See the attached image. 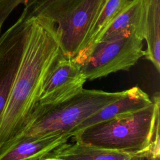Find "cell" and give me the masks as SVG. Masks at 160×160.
I'll list each match as a JSON object with an SVG mask.
<instances>
[{"mask_svg": "<svg viewBox=\"0 0 160 160\" xmlns=\"http://www.w3.org/2000/svg\"><path fill=\"white\" fill-rule=\"evenodd\" d=\"M146 160H160V158H152L150 157H146Z\"/></svg>", "mask_w": 160, "mask_h": 160, "instance_id": "ac0fdd59", "label": "cell"}, {"mask_svg": "<svg viewBox=\"0 0 160 160\" xmlns=\"http://www.w3.org/2000/svg\"><path fill=\"white\" fill-rule=\"evenodd\" d=\"M146 14L145 58L160 72V0H142Z\"/></svg>", "mask_w": 160, "mask_h": 160, "instance_id": "7c38bea8", "label": "cell"}, {"mask_svg": "<svg viewBox=\"0 0 160 160\" xmlns=\"http://www.w3.org/2000/svg\"><path fill=\"white\" fill-rule=\"evenodd\" d=\"M144 159H145V158H144V157L139 156V157L135 158H134V159H132V160H144Z\"/></svg>", "mask_w": 160, "mask_h": 160, "instance_id": "e0dca14e", "label": "cell"}, {"mask_svg": "<svg viewBox=\"0 0 160 160\" xmlns=\"http://www.w3.org/2000/svg\"><path fill=\"white\" fill-rule=\"evenodd\" d=\"M107 0H56L40 14L56 26L63 55L74 59L86 46Z\"/></svg>", "mask_w": 160, "mask_h": 160, "instance_id": "277c9868", "label": "cell"}, {"mask_svg": "<svg viewBox=\"0 0 160 160\" xmlns=\"http://www.w3.org/2000/svg\"><path fill=\"white\" fill-rule=\"evenodd\" d=\"M142 41L136 36L98 41L72 59L87 80L99 79L119 71H129L144 56Z\"/></svg>", "mask_w": 160, "mask_h": 160, "instance_id": "5b68a950", "label": "cell"}, {"mask_svg": "<svg viewBox=\"0 0 160 160\" xmlns=\"http://www.w3.org/2000/svg\"><path fill=\"white\" fill-rule=\"evenodd\" d=\"M54 1L56 0H33L24 6L21 14L25 17L38 16Z\"/></svg>", "mask_w": 160, "mask_h": 160, "instance_id": "9a60e30c", "label": "cell"}, {"mask_svg": "<svg viewBox=\"0 0 160 160\" xmlns=\"http://www.w3.org/2000/svg\"><path fill=\"white\" fill-rule=\"evenodd\" d=\"M22 45V22L18 18L0 35V118L19 66Z\"/></svg>", "mask_w": 160, "mask_h": 160, "instance_id": "52a82bcc", "label": "cell"}, {"mask_svg": "<svg viewBox=\"0 0 160 160\" xmlns=\"http://www.w3.org/2000/svg\"><path fill=\"white\" fill-rule=\"evenodd\" d=\"M124 92L125 91L106 92L83 88L74 96L56 105L37 106L23 130L11 144L21 139L70 132L84 120L121 98Z\"/></svg>", "mask_w": 160, "mask_h": 160, "instance_id": "3957f363", "label": "cell"}, {"mask_svg": "<svg viewBox=\"0 0 160 160\" xmlns=\"http://www.w3.org/2000/svg\"><path fill=\"white\" fill-rule=\"evenodd\" d=\"M152 100L151 105L141 110L87 127L71 138L82 144L146 158L159 122V93L154 94Z\"/></svg>", "mask_w": 160, "mask_h": 160, "instance_id": "7a4b0ae2", "label": "cell"}, {"mask_svg": "<svg viewBox=\"0 0 160 160\" xmlns=\"http://www.w3.org/2000/svg\"><path fill=\"white\" fill-rule=\"evenodd\" d=\"M22 45L19 66L0 118V153L21 132L37 107L44 81L62 54L54 22L42 14H21Z\"/></svg>", "mask_w": 160, "mask_h": 160, "instance_id": "6da1fadb", "label": "cell"}, {"mask_svg": "<svg viewBox=\"0 0 160 160\" xmlns=\"http://www.w3.org/2000/svg\"><path fill=\"white\" fill-rule=\"evenodd\" d=\"M86 81L79 65L62 52L44 81L37 106L49 107L68 99L83 89Z\"/></svg>", "mask_w": 160, "mask_h": 160, "instance_id": "8992f818", "label": "cell"}, {"mask_svg": "<svg viewBox=\"0 0 160 160\" xmlns=\"http://www.w3.org/2000/svg\"><path fill=\"white\" fill-rule=\"evenodd\" d=\"M130 36H136L143 40L146 38V14L142 0H132L100 34L96 42Z\"/></svg>", "mask_w": 160, "mask_h": 160, "instance_id": "9c48e42d", "label": "cell"}, {"mask_svg": "<svg viewBox=\"0 0 160 160\" xmlns=\"http://www.w3.org/2000/svg\"><path fill=\"white\" fill-rule=\"evenodd\" d=\"M58 146L48 156L62 160H132L135 158L146 156L135 153L112 151L97 148L73 141Z\"/></svg>", "mask_w": 160, "mask_h": 160, "instance_id": "8fae6325", "label": "cell"}, {"mask_svg": "<svg viewBox=\"0 0 160 160\" xmlns=\"http://www.w3.org/2000/svg\"><path fill=\"white\" fill-rule=\"evenodd\" d=\"M152 103L148 94L138 86L125 90L124 94L115 101L108 104L91 115L78 126L70 133L74 134L95 124L111 119L116 116L141 110Z\"/></svg>", "mask_w": 160, "mask_h": 160, "instance_id": "ba28073f", "label": "cell"}, {"mask_svg": "<svg viewBox=\"0 0 160 160\" xmlns=\"http://www.w3.org/2000/svg\"><path fill=\"white\" fill-rule=\"evenodd\" d=\"M39 160H62V159L56 158V157H53V156H46V157L39 159Z\"/></svg>", "mask_w": 160, "mask_h": 160, "instance_id": "2e32d148", "label": "cell"}, {"mask_svg": "<svg viewBox=\"0 0 160 160\" xmlns=\"http://www.w3.org/2000/svg\"><path fill=\"white\" fill-rule=\"evenodd\" d=\"M33 0H0V35L7 18L20 4L25 6Z\"/></svg>", "mask_w": 160, "mask_h": 160, "instance_id": "5bb4252c", "label": "cell"}, {"mask_svg": "<svg viewBox=\"0 0 160 160\" xmlns=\"http://www.w3.org/2000/svg\"><path fill=\"white\" fill-rule=\"evenodd\" d=\"M71 138L70 132H63L34 139H21L0 153V160H39Z\"/></svg>", "mask_w": 160, "mask_h": 160, "instance_id": "30bf717a", "label": "cell"}, {"mask_svg": "<svg viewBox=\"0 0 160 160\" xmlns=\"http://www.w3.org/2000/svg\"><path fill=\"white\" fill-rule=\"evenodd\" d=\"M132 1L107 0L90 32L87 45L84 49L96 41L100 34L128 7Z\"/></svg>", "mask_w": 160, "mask_h": 160, "instance_id": "4fadbf2b", "label": "cell"}]
</instances>
